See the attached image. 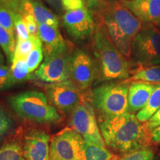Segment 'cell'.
Returning a JSON list of instances; mask_svg holds the SVG:
<instances>
[{"label":"cell","instance_id":"cell-1","mask_svg":"<svg viewBox=\"0 0 160 160\" xmlns=\"http://www.w3.org/2000/svg\"><path fill=\"white\" fill-rule=\"evenodd\" d=\"M99 128L105 145L124 153L146 148L151 137L147 124H142L130 113L102 117Z\"/></svg>","mask_w":160,"mask_h":160},{"label":"cell","instance_id":"cell-2","mask_svg":"<svg viewBox=\"0 0 160 160\" xmlns=\"http://www.w3.org/2000/svg\"><path fill=\"white\" fill-rule=\"evenodd\" d=\"M97 10L110 39L126 58H129L132 43L142 28V22L119 1L108 0Z\"/></svg>","mask_w":160,"mask_h":160},{"label":"cell","instance_id":"cell-3","mask_svg":"<svg viewBox=\"0 0 160 160\" xmlns=\"http://www.w3.org/2000/svg\"><path fill=\"white\" fill-rule=\"evenodd\" d=\"M93 48L98 75L102 79L117 80L129 77L131 67L128 61L110 39L102 23L94 29Z\"/></svg>","mask_w":160,"mask_h":160},{"label":"cell","instance_id":"cell-4","mask_svg":"<svg viewBox=\"0 0 160 160\" xmlns=\"http://www.w3.org/2000/svg\"><path fill=\"white\" fill-rule=\"evenodd\" d=\"M8 102L16 114L29 121L40 124L55 123L61 119L57 109L40 91L21 92L9 97Z\"/></svg>","mask_w":160,"mask_h":160},{"label":"cell","instance_id":"cell-5","mask_svg":"<svg viewBox=\"0 0 160 160\" xmlns=\"http://www.w3.org/2000/svg\"><path fill=\"white\" fill-rule=\"evenodd\" d=\"M128 91L129 86L125 83L104 84L91 91V105L101 113L102 117L128 113Z\"/></svg>","mask_w":160,"mask_h":160},{"label":"cell","instance_id":"cell-6","mask_svg":"<svg viewBox=\"0 0 160 160\" xmlns=\"http://www.w3.org/2000/svg\"><path fill=\"white\" fill-rule=\"evenodd\" d=\"M141 68L160 64V29L153 24H145L131 45V57Z\"/></svg>","mask_w":160,"mask_h":160},{"label":"cell","instance_id":"cell-7","mask_svg":"<svg viewBox=\"0 0 160 160\" xmlns=\"http://www.w3.org/2000/svg\"><path fill=\"white\" fill-rule=\"evenodd\" d=\"M70 124L73 131L79 133L86 142L105 146L96 118L94 108L89 102L84 101L80 103L72 112Z\"/></svg>","mask_w":160,"mask_h":160},{"label":"cell","instance_id":"cell-8","mask_svg":"<svg viewBox=\"0 0 160 160\" xmlns=\"http://www.w3.org/2000/svg\"><path fill=\"white\" fill-rule=\"evenodd\" d=\"M85 141L73 130H67L52 139L50 145V160H82Z\"/></svg>","mask_w":160,"mask_h":160},{"label":"cell","instance_id":"cell-9","mask_svg":"<svg viewBox=\"0 0 160 160\" xmlns=\"http://www.w3.org/2000/svg\"><path fill=\"white\" fill-rule=\"evenodd\" d=\"M98 76L95 60L87 52L77 49L70 57V79L79 90H86Z\"/></svg>","mask_w":160,"mask_h":160},{"label":"cell","instance_id":"cell-10","mask_svg":"<svg viewBox=\"0 0 160 160\" xmlns=\"http://www.w3.org/2000/svg\"><path fill=\"white\" fill-rule=\"evenodd\" d=\"M50 103L61 111L73 112L80 104L79 89L71 79L46 85Z\"/></svg>","mask_w":160,"mask_h":160},{"label":"cell","instance_id":"cell-11","mask_svg":"<svg viewBox=\"0 0 160 160\" xmlns=\"http://www.w3.org/2000/svg\"><path fill=\"white\" fill-rule=\"evenodd\" d=\"M70 57L67 51L45 58L33 73L35 79L48 85L70 79Z\"/></svg>","mask_w":160,"mask_h":160},{"label":"cell","instance_id":"cell-12","mask_svg":"<svg viewBox=\"0 0 160 160\" xmlns=\"http://www.w3.org/2000/svg\"><path fill=\"white\" fill-rule=\"evenodd\" d=\"M62 25L70 37L77 42L88 39L94 31L93 17L86 6L66 11L62 17Z\"/></svg>","mask_w":160,"mask_h":160},{"label":"cell","instance_id":"cell-13","mask_svg":"<svg viewBox=\"0 0 160 160\" xmlns=\"http://www.w3.org/2000/svg\"><path fill=\"white\" fill-rule=\"evenodd\" d=\"M50 137L45 131L33 130L25 135L23 152L25 160H50Z\"/></svg>","mask_w":160,"mask_h":160},{"label":"cell","instance_id":"cell-14","mask_svg":"<svg viewBox=\"0 0 160 160\" xmlns=\"http://www.w3.org/2000/svg\"><path fill=\"white\" fill-rule=\"evenodd\" d=\"M119 2L142 22L156 26L160 23V0H119Z\"/></svg>","mask_w":160,"mask_h":160},{"label":"cell","instance_id":"cell-15","mask_svg":"<svg viewBox=\"0 0 160 160\" xmlns=\"http://www.w3.org/2000/svg\"><path fill=\"white\" fill-rule=\"evenodd\" d=\"M38 37L42 42L45 59L68 51L65 41L59 28L48 25H38Z\"/></svg>","mask_w":160,"mask_h":160},{"label":"cell","instance_id":"cell-16","mask_svg":"<svg viewBox=\"0 0 160 160\" xmlns=\"http://www.w3.org/2000/svg\"><path fill=\"white\" fill-rule=\"evenodd\" d=\"M157 85L134 82L129 86L128 113H134L145 107Z\"/></svg>","mask_w":160,"mask_h":160},{"label":"cell","instance_id":"cell-17","mask_svg":"<svg viewBox=\"0 0 160 160\" xmlns=\"http://www.w3.org/2000/svg\"><path fill=\"white\" fill-rule=\"evenodd\" d=\"M160 108V84L157 85L154 91L145 107L137 113V117L141 122H148Z\"/></svg>","mask_w":160,"mask_h":160},{"label":"cell","instance_id":"cell-18","mask_svg":"<svg viewBox=\"0 0 160 160\" xmlns=\"http://www.w3.org/2000/svg\"><path fill=\"white\" fill-rule=\"evenodd\" d=\"M17 38L15 33L0 26V47L3 50L9 64L13 63L14 59Z\"/></svg>","mask_w":160,"mask_h":160},{"label":"cell","instance_id":"cell-19","mask_svg":"<svg viewBox=\"0 0 160 160\" xmlns=\"http://www.w3.org/2000/svg\"><path fill=\"white\" fill-rule=\"evenodd\" d=\"M113 155L103 146L85 142L82 151V160H112Z\"/></svg>","mask_w":160,"mask_h":160},{"label":"cell","instance_id":"cell-20","mask_svg":"<svg viewBox=\"0 0 160 160\" xmlns=\"http://www.w3.org/2000/svg\"><path fill=\"white\" fill-rule=\"evenodd\" d=\"M131 79L135 82L159 85L160 84V65L142 68L133 74Z\"/></svg>","mask_w":160,"mask_h":160},{"label":"cell","instance_id":"cell-21","mask_svg":"<svg viewBox=\"0 0 160 160\" xmlns=\"http://www.w3.org/2000/svg\"><path fill=\"white\" fill-rule=\"evenodd\" d=\"M0 160H25L23 148L17 141H9L0 145Z\"/></svg>","mask_w":160,"mask_h":160},{"label":"cell","instance_id":"cell-22","mask_svg":"<svg viewBox=\"0 0 160 160\" xmlns=\"http://www.w3.org/2000/svg\"><path fill=\"white\" fill-rule=\"evenodd\" d=\"M39 45L42 42L38 36H30L25 40H17V46L13 59H26L29 53Z\"/></svg>","mask_w":160,"mask_h":160},{"label":"cell","instance_id":"cell-23","mask_svg":"<svg viewBox=\"0 0 160 160\" xmlns=\"http://www.w3.org/2000/svg\"><path fill=\"white\" fill-rule=\"evenodd\" d=\"M11 69L16 85L22 83L27 80L35 79L34 75L30 73L26 59H13Z\"/></svg>","mask_w":160,"mask_h":160},{"label":"cell","instance_id":"cell-24","mask_svg":"<svg viewBox=\"0 0 160 160\" xmlns=\"http://www.w3.org/2000/svg\"><path fill=\"white\" fill-rule=\"evenodd\" d=\"M15 123L9 113L0 105V144L12 133Z\"/></svg>","mask_w":160,"mask_h":160},{"label":"cell","instance_id":"cell-25","mask_svg":"<svg viewBox=\"0 0 160 160\" xmlns=\"http://www.w3.org/2000/svg\"><path fill=\"white\" fill-rule=\"evenodd\" d=\"M15 13L5 3H0V26L13 33H15Z\"/></svg>","mask_w":160,"mask_h":160},{"label":"cell","instance_id":"cell-26","mask_svg":"<svg viewBox=\"0 0 160 160\" xmlns=\"http://www.w3.org/2000/svg\"><path fill=\"white\" fill-rule=\"evenodd\" d=\"M43 55L42 45L37 46L29 53V55L26 58V63H27L30 73H32L33 71H36V69H37V68L41 63L42 60Z\"/></svg>","mask_w":160,"mask_h":160},{"label":"cell","instance_id":"cell-27","mask_svg":"<svg viewBox=\"0 0 160 160\" xmlns=\"http://www.w3.org/2000/svg\"><path fill=\"white\" fill-rule=\"evenodd\" d=\"M15 85L11 68L0 65V91L8 90Z\"/></svg>","mask_w":160,"mask_h":160},{"label":"cell","instance_id":"cell-28","mask_svg":"<svg viewBox=\"0 0 160 160\" xmlns=\"http://www.w3.org/2000/svg\"><path fill=\"white\" fill-rule=\"evenodd\" d=\"M119 160H157V158L152 150L142 148L125 153Z\"/></svg>","mask_w":160,"mask_h":160},{"label":"cell","instance_id":"cell-29","mask_svg":"<svg viewBox=\"0 0 160 160\" xmlns=\"http://www.w3.org/2000/svg\"><path fill=\"white\" fill-rule=\"evenodd\" d=\"M14 29L17 40H25L31 36L24 22L22 15L20 13H15Z\"/></svg>","mask_w":160,"mask_h":160},{"label":"cell","instance_id":"cell-30","mask_svg":"<svg viewBox=\"0 0 160 160\" xmlns=\"http://www.w3.org/2000/svg\"><path fill=\"white\" fill-rule=\"evenodd\" d=\"M22 17L30 35L38 36V24L34 17L31 13H25Z\"/></svg>","mask_w":160,"mask_h":160},{"label":"cell","instance_id":"cell-31","mask_svg":"<svg viewBox=\"0 0 160 160\" xmlns=\"http://www.w3.org/2000/svg\"><path fill=\"white\" fill-rule=\"evenodd\" d=\"M160 126V108L147 122V127L150 131Z\"/></svg>","mask_w":160,"mask_h":160},{"label":"cell","instance_id":"cell-32","mask_svg":"<svg viewBox=\"0 0 160 160\" xmlns=\"http://www.w3.org/2000/svg\"><path fill=\"white\" fill-rule=\"evenodd\" d=\"M51 8L57 13H61L62 11H64L62 6V1L63 0H45Z\"/></svg>","mask_w":160,"mask_h":160},{"label":"cell","instance_id":"cell-33","mask_svg":"<svg viewBox=\"0 0 160 160\" xmlns=\"http://www.w3.org/2000/svg\"><path fill=\"white\" fill-rule=\"evenodd\" d=\"M107 1L108 0H85V2L88 8L97 9L99 6H101Z\"/></svg>","mask_w":160,"mask_h":160},{"label":"cell","instance_id":"cell-34","mask_svg":"<svg viewBox=\"0 0 160 160\" xmlns=\"http://www.w3.org/2000/svg\"><path fill=\"white\" fill-rule=\"evenodd\" d=\"M151 138L154 142L160 145V126L151 131Z\"/></svg>","mask_w":160,"mask_h":160},{"label":"cell","instance_id":"cell-35","mask_svg":"<svg viewBox=\"0 0 160 160\" xmlns=\"http://www.w3.org/2000/svg\"><path fill=\"white\" fill-rule=\"evenodd\" d=\"M4 62H5V59H4L3 55L2 54L1 51H0V65H4Z\"/></svg>","mask_w":160,"mask_h":160},{"label":"cell","instance_id":"cell-36","mask_svg":"<svg viewBox=\"0 0 160 160\" xmlns=\"http://www.w3.org/2000/svg\"><path fill=\"white\" fill-rule=\"evenodd\" d=\"M5 1H6V0H0V3L3 2H5Z\"/></svg>","mask_w":160,"mask_h":160},{"label":"cell","instance_id":"cell-37","mask_svg":"<svg viewBox=\"0 0 160 160\" xmlns=\"http://www.w3.org/2000/svg\"><path fill=\"white\" fill-rule=\"evenodd\" d=\"M158 26H159H159H160V23L159 24V25H157V27H158Z\"/></svg>","mask_w":160,"mask_h":160},{"label":"cell","instance_id":"cell-38","mask_svg":"<svg viewBox=\"0 0 160 160\" xmlns=\"http://www.w3.org/2000/svg\"><path fill=\"white\" fill-rule=\"evenodd\" d=\"M127 1H132V0H127Z\"/></svg>","mask_w":160,"mask_h":160},{"label":"cell","instance_id":"cell-39","mask_svg":"<svg viewBox=\"0 0 160 160\" xmlns=\"http://www.w3.org/2000/svg\"><path fill=\"white\" fill-rule=\"evenodd\" d=\"M112 160H113V159H112Z\"/></svg>","mask_w":160,"mask_h":160}]
</instances>
